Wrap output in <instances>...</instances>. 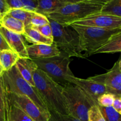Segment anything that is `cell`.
<instances>
[{
  "instance_id": "cell-1",
  "label": "cell",
  "mask_w": 121,
  "mask_h": 121,
  "mask_svg": "<svg viewBox=\"0 0 121 121\" xmlns=\"http://www.w3.org/2000/svg\"><path fill=\"white\" fill-rule=\"evenodd\" d=\"M34 85L48 108L62 115H69L66 98L63 94V86L54 82L46 73L36 69L33 73Z\"/></svg>"
},
{
  "instance_id": "cell-2",
  "label": "cell",
  "mask_w": 121,
  "mask_h": 121,
  "mask_svg": "<svg viewBox=\"0 0 121 121\" xmlns=\"http://www.w3.org/2000/svg\"><path fill=\"white\" fill-rule=\"evenodd\" d=\"M106 0H74L47 17L57 23L70 26L92 14L99 13Z\"/></svg>"
},
{
  "instance_id": "cell-3",
  "label": "cell",
  "mask_w": 121,
  "mask_h": 121,
  "mask_svg": "<svg viewBox=\"0 0 121 121\" xmlns=\"http://www.w3.org/2000/svg\"><path fill=\"white\" fill-rule=\"evenodd\" d=\"M70 26L79 35V49L82 54V52H85L84 57L93 55L95 52L102 46L113 34L121 30V29H104L74 24Z\"/></svg>"
},
{
  "instance_id": "cell-4",
  "label": "cell",
  "mask_w": 121,
  "mask_h": 121,
  "mask_svg": "<svg viewBox=\"0 0 121 121\" xmlns=\"http://www.w3.org/2000/svg\"><path fill=\"white\" fill-rule=\"evenodd\" d=\"M31 60L39 69L46 73L51 79L62 86L69 83V78L74 76L70 69L72 60L69 56L63 52L57 56Z\"/></svg>"
},
{
  "instance_id": "cell-5",
  "label": "cell",
  "mask_w": 121,
  "mask_h": 121,
  "mask_svg": "<svg viewBox=\"0 0 121 121\" xmlns=\"http://www.w3.org/2000/svg\"><path fill=\"white\" fill-rule=\"evenodd\" d=\"M8 92L24 95L31 99L42 112L49 113L48 108L36 87L31 86L20 74L15 65L2 75Z\"/></svg>"
},
{
  "instance_id": "cell-6",
  "label": "cell",
  "mask_w": 121,
  "mask_h": 121,
  "mask_svg": "<svg viewBox=\"0 0 121 121\" xmlns=\"http://www.w3.org/2000/svg\"><path fill=\"white\" fill-rule=\"evenodd\" d=\"M52 29L53 43L61 51L70 57H83L79 49L78 33L70 26H65L48 18Z\"/></svg>"
},
{
  "instance_id": "cell-7",
  "label": "cell",
  "mask_w": 121,
  "mask_h": 121,
  "mask_svg": "<svg viewBox=\"0 0 121 121\" xmlns=\"http://www.w3.org/2000/svg\"><path fill=\"white\" fill-rule=\"evenodd\" d=\"M63 94L66 98L69 113L81 121H87L90 109L95 103L78 86L67 83L63 86Z\"/></svg>"
},
{
  "instance_id": "cell-8",
  "label": "cell",
  "mask_w": 121,
  "mask_h": 121,
  "mask_svg": "<svg viewBox=\"0 0 121 121\" xmlns=\"http://www.w3.org/2000/svg\"><path fill=\"white\" fill-rule=\"evenodd\" d=\"M10 103L18 108L34 121H48L50 113H44L30 98L8 91Z\"/></svg>"
},
{
  "instance_id": "cell-9",
  "label": "cell",
  "mask_w": 121,
  "mask_h": 121,
  "mask_svg": "<svg viewBox=\"0 0 121 121\" xmlns=\"http://www.w3.org/2000/svg\"><path fill=\"white\" fill-rule=\"evenodd\" d=\"M88 79L103 84L106 87L108 93L117 98H121V72L119 70L118 61L106 73L93 76Z\"/></svg>"
},
{
  "instance_id": "cell-10",
  "label": "cell",
  "mask_w": 121,
  "mask_h": 121,
  "mask_svg": "<svg viewBox=\"0 0 121 121\" xmlns=\"http://www.w3.org/2000/svg\"><path fill=\"white\" fill-rule=\"evenodd\" d=\"M73 24L107 30L121 29V17L99 13L89 15Z\"/></svg>"
},
{
  "instance_id": "cell-11",
  "label": "cell",
  "mask_w": 121,
  "mask_h": 121,
  "mask_svg": "<svg viewBox=\"0 0 121 121\" xmlns=\"http://www.w3.org/2000/svg\"><path fill=\"white\" fill-rule=\"evenodd\" d=\"M69 83L80 87L96 105H98V98L102 95L108 93L105 85L89 79H81L73 76L69 78Z\"/></svg>"
},
{
  "instance_id": "cell-12",
  "label": "cell",
  "mask_w": 121,
  "mask_h": 121,
  "mask_svg": "<svg viewBox=\"0 0 121 121\" xmlns=\"http://www.w3.org/2000/svg\"><path fill=\"white\" fill-rule=\"evenodd\" d=\"M0 33H1L11 50L16 53L20 58L28 59V55L27 48L28 45L22 34H17L5 29L0 25Z\"/></svg>"
},
{
  "instance_id": "cell-13",
  "label": "cell",
  "mask_w": 121,
  "mask_h": 121,
  "mask_svg": "<svg viewBox=\"0 0 121 121\" xmlns=\"http://www.w3.org/2000/svg\"><path fill=\"white\" fill-rule=\"evenodd\" d=\"M28 57L30 59H45L61 54V52L53 43L52 45L32 44L27 46Z\"/></svg>"
},
{
  "instance_id": "cell-14",
  "label": "cell",
  "mask_w": 121,
  "mask_h": 121,
  "mask_svg": "<svg viewBox=\"0 0 121 121\" xmlns=\"http://www.w3.org/2000/svg\"><path fill=\"white\" fill-rule=\"evenodd\" d=\"M74 0H38L35 13L47 17Z\"/></svg>"
},
{
  "instance_id": "cell-15",
  "label": "cell",
  "mask_w": 121,
  "mask_h": 121,
  "mask_svg": "<svg viewBox=\"0 0 121 121\" xmlns=\"http://www.w3.org/2000/svg\"><path fill=\"white\" fill-rule=\"evenodd\" d=\"M15 66L22 78L31 86L35 87L33 79V72L34 70L37 69V66L35 63L29 58H19Z\"/></svg>"
},
{
  "instance_id": "cell-16",
  "label": "cell",
  "mask_w": 121,
  "mask_h": 121,
  "mask_svg": "<svg viewBox=\"0 0 121 121\" xmlns=\"http://www.w3.org/2000/svg\"><path fill=\"white\" fill-rule=\"evenodd\" d=\"M10 101L3 76L0 77V121H9Z\"/></svg>"
},
{
  "instance_id": "cell-17",
  "label": "cell",
  "mask_w": 121,
  "mask_h": 121,
  "mask_svg": "<svg viewBox=\"0 0 121 121\" xmlns=\"http://www.w3.org/2000/svg\"><path fill=\"white\" fill-rule=\"evenodd\" d=\"M121 52V30L113 34L109 40L93 54Z\"/></svg>"
},
{
  "instance_id": "cell-18",
  "label": "cell",
  "mask_w": 121,
  "mask_h": 121,
  "mask_svg": "<svg viewBox=\"0 0 121 121\" xmlns=\"http://www.w3.org/2000/svg\"><path fill=\"white\" fill-rule=\"evenodd\" d=\"M22 35L26 41L31 43L32 44L52 45L53 43V39L43 36L39 31L30 26L25 27L24 33Z\"/></svg>"
},
{
  "instance_id": "cell-19",
  "label": "cell",
  "mask_w": 121,
  "mask_h": 121,
  "mask_svg": "<svg viewBox=\"0 0 121 121\" xmlns=\"http://www.w3.org/2000/svg\"><path fill=\"white\" fill-rule=\"evenodd\" d=\"M0 25L5 29L17 34H23L24 33L25 26L23 22L8 14L1 18Z\"/></svg>"
},
{
  "instance_id": "cell-20",
  "label": "cell",
  "mask_w": 121,
  "mask_h": 121,
  "mask_svg": "<svg viewBox=\"0 0 121 121\" xmlns=\"http://www.w3.org/2000/svg\"><path fill=\"white\" fill-rule=\"evenodd\" d=\"M19 58L18 55L11 50L0 52V63L4 72L9 70L15 66Z\"/></svg>"
},
{
  "instance_id": "cell-21",
  "label": "cell",
  "mask_w": 121,
  "mask_h": 121,
  "mask_svg": "<svg viewBox=\"0 0 121 121\" xmlns=\"http://www.w3.org/2000/svg\"><path fill=\"white\" fill-rule=\"evenodd\" d=\"M100 13L121 17V0H106Z\"/></svg>"
},
{
  "instance_id": "cell-22",
  "label": "cell",
  "mask_w": 121,
  "mask_h": 121,
  "mask_svg": "<svg viewBox=\"0 0 121 121\" xmlns=\"http://www.w3.org/2000/svg\"><path fill=\"white\" fill-rule=\"evenodd\" d=\"M34 13L27 11L26 10L21 9H11L8 15L20 20L24 24L25 27L30 24L31 20Z\"/></svg>"
},
{
  "instance_id": "cell-23",
  "label": "cell",
  "mask_w": 121,
  "mask_h": 121,
  "mask_svg": "<svg viewBox=\"0 0 121 121\" xmlns=\"http://www.w3.org/2000/svg\"><path fill=\"white\" fill-rule=\"evenodd\" d=\"M11 104V103H10ZM9 121H34L18 108L11 104Z\"/></svg>"
},
{
  "instance_id": "cell-24",
  "label": "cell",
  "mask_w": 121,
  "mask_h": 121,
  "mask_svg": "<svg viewBox=\"0 0 121 121\" xmlns=\"http://www.w3.org/2000/svg\"><path fill=\"white\" fill-rule=\"evenodd\" d=\"M99 108L105 121H121V115L113 108L112 106H99Z\"/></svg>"
},
{
  "instance_id": "cell-25",
  "label": "cell",
  "mask_w": 121,
  "mask_h": 121,
  "mask_svg": "<svg viewBox=\"0 0 121 121\" xmlns=\"http://www.w3.org/2000/svg\"><path fill=\"white\" fill-rule=\"evenodd\" d=\"M116 97L109 93L102 95L98 99V106L101 107H110L112 106Z\"/></svg>"
},
{
  "instance_id": "cell-26",
  "label": "cell",
  "mask_w": 121,
  "mask_h": 121,
  "mask_svg": "<svg viewBox=\"0 0 121 121\" xmlns=\"http://www.w3.org/2000/svg\"><path fill=\"white\" fill-rule=\"evenodd\" d=\"M50 118L48 121H81L70 115H62L54 111H49Z\"/></svg>"
},
{
  "instance_id": "cell-27",
  "label": "cell",
  "mask_w": 121,
  "mask_h": 121,
  "mask_svg": "<svg viewBox=\"0 0 121 121\" xmlns=\"http://www.w3.org/2000/svg\"><path fill=\"white\" fill-rule=\"evenodd\" d=\"M87 121H105L98 105H94L89 109Z\"/></svg>"
},
{
  "instance_id": "cell-28",
  "label": "cell",
  "mask_w": 121,
  "mask_h": 121,
  "mask_svg": "<svg viewBox=\"0 0 121 121\" xmlns=\"http://www.w3.org/2000/svg\"><path fill=\"white\" fill-rule=\"evenodd\" d=\"M48 24H49V20L47 17L39 14V13H34L32 17L30 24L29 26L39 27V26H44Z\"/></svg>"
},
{
  "instance_id": "cell-29",
  "label": "cell",
  "mask_w": 121,
  "mask_h": 121,
  "mask_svg": "<svg viewBox=\"0 0 121 121\" xmlns=\"http://www.w3.org/2000/svg\"><path fill=\"white\" fill-rule=\"evenodd\" d=\"M31 28H34L35 30L39 31L41 35L48 39H53V33H52V29L50 23L48 24L44 25V26H39V27H34V26H28Z\"/></svg>"
},
{
  "instance_id": "cell-30",
  "label": "cell",
  "mask_w": 121,
  "mask_h": 121,
  "mask_svg": "<svg viewBox=\"0 0 121 121\" xmlns=\"http://www.w3.org/2000/svg\"><path fill=\"white\" fill-rule=\"evenodd\" d=\"M22 9L31 13H35L38 5V0H22Z\"/></svg>"
},
{
  "instance_id": "cell-31",
  "label": "cell",
  "mask_w": 121,
  "mask_h": 121,
  "mask_svg": "<svg viewBox=\"0 0 121 121\" xmlns=\"http://www.w3.org/2000/svg\"><path fill=\"white\" fill-rule=\"evenodd\" d=\"M11 10L6 0H0V15L3 17Z\"/></svg>"
},
{
  "instance_id": "cell-32",
  "label": "cell",
  "mask_w": 121,
  "mask_h": 121,
  "mask_svg": "<svg viewBox=\"0 0 121 121\" xmlns=\"http://www.w3.org/2000/svg\"><path fill=\"white\" fill-rule=\"evenodd\" d=\"M11 9H17L23 8L22 0H6Z\"/></svg>"
},
{
  "instance_id": "cell-33",
  "label": "cell",
  "mask_w": 121,
  "mask_h": 121,
  "mask_svg": "<svg viewBox=\"0 0 121 121\" xmlns=\"http://www.w3.org/2000/svg\"><path fill=\"white\" fill-rule=\"evenodd\" d=\"M11 50L10 47L8 46L3 35L0 33V52L3 50Z\"/></svg>"
},
{
  "instance_id": "cell-34",
  "label": "cell",
  "mask_w": 121,
  "mask_h": 121,
  "mask_svg": "<svg viewBox=\"0 0 121 121\" xmlns=\"http://www.w3.org/2000/svg\"><path fill=\"white\" fill-rule=\"evenodd\" d=\"M113 108L121 115V98L116 97L112 105Z\"/></svg>"
},
{
  "instance_id": "cell-35",
  "label": "cell",
  "mask_w": 121,
  "mask_h": 121,
  "mask_svg": "<svg viewBox=\"0 0 121 121\" xmlns=\"http://www.w3.org/2000/svg\"><path fill=\"white\" fill-rule=\"evenodd\" d=\"M4 73V71L3 68H2V66H1V63H0V77L3 75Z\"/></svg>"
},
{
  "instance_id": "cell-36",
  "label": "cell",
  "mask_w": 121,
  "mask_h": 121,
  "mask_svg": "<svg viewBox=\"0 0 121 121\" xmlns=\"http://www.w3.org/2000/svg\"><path fill=\"white\" fill-rule=\"evenodd\" d=\"M118 66H119V70L121 72V59L118 60Z\"/></svg>"
},
{
  "instance_id": "cell-37",
  "label": "cell",
  "mask_w": 121,
  "mask_h": 121,
  "mask_svg": "<svg viewBox=\"0 0 121 121\" xmlns=\"http://www.w3.org/2000/svg\"><path fill=\"white\" fill-rule=\"evenodd\" d=\"M2 18V17H1V15H0V20H1V18Z\"/></svg>"
}]
</instances>
